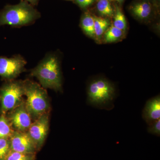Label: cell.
<instances>
[{
	"instance_id": "obj_1",
	"label": "cell",
	"mask_w": 160,
	"mask_h": 160,
	"mask_svg": "<svg viewBox=\"0 0 160 160\" xmlns=\"http://www.w3.org/2000/svg\"><path fill=\"white\" fill-rule=\"evenodd\" d=\"M30 75L37 78L45 89L62 91V79L59 62L52 53L46 55L38 66L32 69Z\"/></svg>"
},
{
	"instance_id": "obj_2",
	"label": "cell",
	"mask_w": 160,
	"mask_h": 160,
	"mask_svg": "<svg viewBox=\"0 0 160 160\" xmlns=\"http://www.w3.org/2000/svg\"><path fill=\"white\" fill-rule=\"evenodd\" d=\"M40 17L39 12L26 2L7 5L0 11V27H20L31 25Z\"/></svg>"
},
{
	"instance_id": "obj_3",
	"label": "cell",
	"mask_w": 160,
	"mask_h": 160,
	"mask_svg": "<svg viewBox=\"0 0 160 160\" xmlns=\"http://www.w3.org/2000/svg\"><path fill=\"white\" fill-rule=\"evenodd\" d=\"M24 81L25 103L32 121H34L45 113L49 112L50 103L47 91L41 85L33 81Z\"/></svg>"
},
{
	"instance_id": "obj_4",
	"label": "cell",
	"mask_w": 160,
	"mask_h": 160,
	"mask_svg": "<svg viewBox=\"0 0 160 160\" xmlns=\"http://www.w3.org/2000/svg\"><path fill=\"white\" fill-rule=\"evenodd\" d=\"M25 95L24 81H7L0 88V113L7 112L19 105Z\"/></svg>"
},
{
	"instance_id": "obj_5",
	"label": "cell",
	"mask_w": 160,
	"mask_h": 160,
	"mask_svg": "<svg viewBox=\"0 0 160 160\" xmlns=\"http://www.w3.org/2000/svg\"><path fill=\"white\" fill-rule=\"evenodd\" d=\"M114 96V87L111 83L104 79L94 80L88 88V101L94 106H105L111 102Z\"/></svg>"
},
{
	"instance_id": "obj_6",
	"label": "cell",
	"mask_w": 160,
	"mask_h": 160,
	"mask_svg": "<svg viewBox=\"0 0 160 160\" xmlns=\"http://www.w3.org/2000/svg\"><path fill=\"white\" fill-rule=\"evenodd\" d=\"M26 60L20 55L11 58L0 56V77L7 81L14 80L25 70Z\"/></svg>"
},
{
	"instance_id": "obj_7",
	"label": "cell",
	"mask_w": 160,
	"mask_h": 160,
	"mask_svg": "<svg viewBox=\"0 0 160 160\" xmlns=\"http://www.w3.org/2000/svg\"><path fill=\"white\" fill-rule=\"evenodd\" d=\"M6 115L14 131L27 132L32 121L26 108L25 101L23 100L19 105Z\"/></svg>"
},
{
	"instance_id": "obj_8",
	"label": "cell",
	"mask_w": 160,
	"mask_h": 160,
	"mask_svg": "<svg viewBox=\"0 0 160 160\" xmlns=\"http://www.w3.org/2000/svg\"><path fill=\"white\" fill-rule=\"evenodd\" d=\"M49 112L33 121L27 133L34 143L38 151L42 147L49 129Z\"/></svg>"
},
{
	"instance_id": "obj_9",
	"label": "cell",
	"mask_w": 160,
	"mask_h": 160,
	"mask_svg": "<svg viewBox=\"0 0 160 160\" xmlns=\"http://www.w3.org/2000/svg\"><path fill=\"white\" fill-rule=\"evenodd\" d=\"M10 149L13 151L36 154L38 150L27 132L14 131L9 138Z\"/></svg>"
},
{
	"instance_id": "obj_10",
	"label": "cell",
	"mask_w": 160,
	"mask_h": 160,
	"mask_svg": "<svg viewBox=\"0 0 160 160\" xmlns=\"http://www.w3.org/2000/svg\"><path fill=\"white\" fill-rule=\"evenodd\" d=\"M143 117L147 123L151 124L160 118L159 96L147 101L143 112Z\"/></svg>"
},
{
	"instance_id": "obj_11",
	"label": "cell",
	"mask_w": 160,
	"mask_h": 160,
	"mask_svg": "<svg viewBox=\"0 0 160 160\" xmlns=\"http://www.w3.org/2000/svg\"><path fill=\"white\" fill-rule=\"evenodd\" d=\"M81 26L83 31L90 37H95L94 20L93 17L88 13L85 14L81 20Z\"/></svg>"
},
{
	"instance_id": "obj_12",
	"label": "cell",
	"mask_w": 160,
	"mask_h": 160,
	"mask_svg": "<svg viewBox=\"0 0 160 160\" xmlns=\"http://www.w3.org/2000/svg\"><path fill=\"white\" fill-rule=\"evenodd\" d=\"M132 11L136 16L143 19L146 18L150 15L151 7L149 3L142 2L135 4L132 6Z\"/></svg>"
},
{
	"instance_id": "obj_13",
	"label": "cell",
	"mask_w": 160,
	"mask_h": 160,
	"mask_svg": "<svg viewBox=\"0 0 160 160\" xmlns=\"http://www.w3.org/2000/svg\"><path fill=\"white\" fill-rule=\"evenodd\" d=\"M93 18L94 20L95 37L99 39L109 28L110 22L109 20L104 18L96 16L93 17Z\"/></svg>"
},
{
	"instance_id": "obj_14",
	"label": "cell",
	"mask_w": 160,
	"mask_h": 160,
	"mask_svg": "<svg viewBox=\"0 0 160 160\" xmlns=\"http://www.w3.org/2000/svg\"><path fill=\"white\" fill-rule=\"evenodd\" d=\"M14 131L6 115L0 113V138H9Z\"/></svg>"
},
{
	"instance_id": "obj_15",
	"label": "cell",
	"mask_w": 160,
	"mask_h": 160,
	"mask_svg": "<svg viewBox=\"0 0 160 160\" xmlns=\"http://www.w3.org/2000/svg\"><path fill=\"white\" fill-rule=\"evenodd\" d=\"M123 32L113 25L106 30L104 36V39L107 43L117 42L122 37Z\"/></svg>"
},
{
	"instance_id": "obj_16",
	"label": "cell",
	"mask_w": 160,
	"mask_h": 160,
	"mask_svg": "<svg viewBox=\"0 0 160 160\" xmlns=\"http://www.w3.org/2000/svg\"><path fill=\"white\" fill-rule=\"evenodd\" d=\"M113 26L123 31H125L127 27L126 17L118 6L116 9Z\"/></svg>"
},
{
	"instance_id": "obj_17",
	"label": "cell",
	"mask_w": 160,
	"mask_h": 160,
	"mask_svg": "<svg viewBox=\"0 0 160 160\" xmlns=\"http://www.w3.org/2000/svg\"><path fill=\"white\" fill-rule=\"evenodd\" d=\"M97 8L100 14L103 16L111 17L114 14L111 4L108 0H99Z\"/></svg>"
},
{
	"instance_id": "obj_18",
	"label": "cell",
	"mask_w": 160,
	"mask_h": 160,
	"mask_svg": "<svg viewBox=\"0 0 160 160\" xmlns=\"http://www.w3.org/2000/svg\"><path fill=\"white\" fill-rule=\"evenodd\" d=\"M36 154L22 153L10 150L4 160H35Z\"/></svg>"
},
{
	"instance_id": "obj_19",
	"label": "cell",
	"mask_w": 160,
	"mask_h": 160,
	"mask_svg": "<svg viewBox=\"0 0 160 160\" xmlns=\"http://www.w3.org/2000/svg\"><path fill=\"white\" fill-rule=\"evenodd\" d=\"M11 150L9 138H0V160H4Z\"/></svg>"
},
{
	"instance_id": "obj_20",
	"label": "cell",
	"mask_w": 160,
	"mask_h": 160,
	"mask_svg": "<svg viewBox=\"0 0 160 160\" xmlns=\"http://www.w3.org/2000/svg\"><path fill=\"white\" fill-rule=\"evenodd\" d=\"M148 131L151 134L160 136V120H158L150 124V126L148 128Z\"/></svg>"
},
{
	"instance_id": "obj_21",
	"label": "cell",
	"mask_w": 160,
	"mask_h": 160,
	"mask_svg": "<svg viewBox=\"0 0 160 160\" xmlns=\"http://www.w3.org/2000/svg\"><path fill=\"white\" fill-rule=\"evenodd\" d=\"M77 3L82 8H86L91 5L94 0H75Z\"/></svg>"
},
{
	"instance_id": "obj_22",
	"label": "cell",
	"mask_w": 160,
	"mask_h": 160,
	"mask_svg": "<svg viewBox=\"0 0 160 160\" xmlns=\"http://www.w3.org/2000/svg\"><path fill=\"white\" fill-rule=\"evenodd\" d=\"M25 1L29 2L31 3L32 4H33V5H36V4H37L38 0H25Z\"/></svg>"
},
{
	"instance_id": "obj_23",
	"label": "cell",
	"mask_w": 160,
	"mask_h": 160,
	"mask_svg": "<svg viewBox=\"0 0 160 160\" xmlns=\"http://www.w3.org/2000/svg\"><path fill=\"white\" fill-rule=\"evenodd\" d=\"M109 1H117V2H123L124 0H108Z\"/></svg>"
}]
</instances>
